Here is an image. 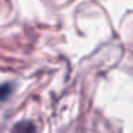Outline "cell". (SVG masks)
Returning a JSON list of instances; mask_svg holds the SVG:
<instances>
[{
    "instance_id": "obj_1",
    "label": "cell",
    "mask_w": 133,
    "mask_h": 133,
    "mask_svg": "<svg viewBox=\"0 0 133 133\" xmlns=\"http://www.w3.org/2000/svg\"><path fill=\"white\" fill-rule=\"evenodd\" d=\"M10 95V84H3L0 86V100Z\"/></svg>"
}]
</instances>
